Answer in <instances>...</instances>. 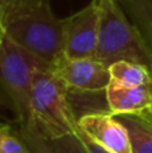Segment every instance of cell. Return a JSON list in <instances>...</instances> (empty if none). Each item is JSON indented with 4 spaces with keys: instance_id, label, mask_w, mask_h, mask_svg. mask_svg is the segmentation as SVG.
<instances>
[{
    "instance_id": "cell-2",
    "label": "cell",
    "mask_w": 152,
    "mask_h": 153,
    "mask_svg": "<svg viewBox=\"0 0 152 153\" xmlns=\"http://www.w3.org/2000/svg\"><path fill=\"white\" fill-rule=\"evenodd\" d=\"M50 65L5 36L0 47V105L15 116L16 125L30 121V97L34 76Z\"/></svg>"
},
{
    "instance_id": "cell-6",
    "label": "cell",
    "mask_w": 152,
    "mask_h": 153,
    "mask_svg": "<svg viewBox=\"0 0 152 153\" xmlns=\"http://www.w3.org/2000/svg\"><path fill=\"white\" fill-rule=\"evenodd\" d=\"M100 31L98 0L63 19V54L72 59L94 58Z\"/></svg>"
},
{
    "instance_id": "cell-18",
    "label": "cell",
    "mask_w": 152,
    "mask_h": 153,
    "mask_svg": "<svg viewBox=\"0 0 152 153\" xmlns=\"http://www.w3.org/2000/svg\"><path fill=\"white\" fill-rule=\"evenodd\" d=\"M148 110H150V111H151V113H152V108H151V109H148Z\"/></svg>"
},
{
    "instance_id": "cell-4",
    "label": "cell",
    "mask_w": 152,
    "mask_h": 153,
    "mask_svg": "<svg viewBox=\"0 0 152 153\" xmlns=\"http://www.w3.org/2000/svg\"><path fill=\"white\" fill-rule=\"evenodd\" d=\"M7 38L51 65L63 55V19L46 3L8 23Z\"/></svg>"
},
{
    "instance_id": "cell-14",
    "label": "cell",
    "mask_w": 152,
    "mask_h": 153,
    "mask_svg": "<svg viewBox=\"0 0 152 153\" xmlns=\"http://www.w3.org/2000/svg\"><path fill=\"white\" fill-rule=\"evenodd\" d=\"M0 153H30L13 124H0Z\"/></svg>"
},
{
    "instance_id": "cell-12",
    "label": "cell",
    "mask_w": 152,
    "mask_h": 153,
    "mask_svg": "<svg viewBox=\"0 0 152 153\" xmlns=\"http://www.w3.org/2000/svg\"><path fill=\"white\" fill-rule=\"evenodd\" d=\"M13 125H15L19 136L24 141L30 153H62L54 145L50 138L40 134L32 125L27 124V125H23V126L16 124Z\"/></svg>"
},
{
    "instance_id": "cell-16",
    "label": "cell",
    "mask_w": 152,
    "mask_h": 153,
    "mask_svg": "<svg viewBox=\"0 0 152 153\" xmlns=\"http://www.w3.org/2000/svg\"><path fill=\"white\" fill-rule=\"evenodd\" d=\"M75 134L81 138V141L83 143V145L86 146V149H88L90 153H113V152L108 151L107 148H104V146H101L100 144H97L96 141H93L88 134H85V133H83L80 128H78V130H77V133H75Z\"/></svg>"
},
{
    "instance_id": "cell-11",
    "label": "cell",
    "mask_w": 152,
    "mask_h": 153,
    "mask_svg": "<svg viewBox=\"0 0 152 153\" xmlns=\"http://www.w3.org/2000/svg\"><path fill=\"white\" fill-rule=\"evenodd\" d=\"M110 82L124 87L144 86L152 83V73L147 66L128 61H118L109 67Z\"/></svg>"
},
{
    "instance_id": "cell-15",
    "label": "cell",
    "mask_w": 152,
    "mask_h": 153,
    "mask_svg": "<svg viewBox=\"0 0 152 153\" xmlns=\"http://www.w3.org/2000/svg\"><path fill=\"white\" fill-rule=\"evenodd\" d=\"M51 141L62 153H90L77 134H67Z\"/></svg>"
},
{
    "instance_id": "cell-7",
    "label": "cell",
    "mask_w": 152,
    "mask_h": 153,
    "mask_svg": "<svg viewBox=\"0 0 152 153\" xmlns=\"http://www.w3.org/2000/svg\"><path fill=\"white\" fill-rule=\"evenodd\" d=\"M78 126L93 141L113 153H132L127 128L109 111H90L78 117Z\"/></svg>"
},
{
    "instance_id": "cell-17",
    "label": "cell",
    "mask_w": 152,
    "mask_h": 153,
    "mask_svg": "<svg viewBox=\"0 0 152 153\" xmlns=\"http://www.w3.org/2000/svg\"><path fill=\"white\" fill-rule=\"evenodd\" d=\"M5 36H7V26H5L4 20H3V16L0 13V47H1L3 42H4Z\"/></svg>"
},
{
    "instance_id": "cell-3",
    "label": "cell",
    "mask_w": 152,
    "mask_h": 153,
    "mask_svg": "<svg viewBox=\"0 0 152 153\" xmlns=\"http://www.w3.org/2000/svg\"><path fill=\"white\" fill-rule=\"evenodd\" d=\"M100 31L94 58L109 67L118 61L147 66L152 73V58L118 0H98Z\"/></svg>"
},
{
    "instance_id": "cell-13",
    "label": "cell",
    "mask_w": 152,
    "mask_h": 153,
    "mask_svg": "<svg viewBox=\"0 0 152 153\" xmlns=\"http://www.w3.org/2000/svg\"><path fill=\"white\" fill-rule=\"evenodd\" d=\"M46 3H50V0H0V13L7 26L13 19Z\"/></svg>"
},
{
    "instance_id": "cell-10",
    "label": "cell",
    "mask_w": 152,
    "mask_h": 153,
    "mask_svg": "<svg viewBox=\"0 0 152 153\" xmlns=\"http://www.w3.org/2000/svg\"><path fill=\"white\" fill-rule=\"evenodd\" d=\"M152 58V0H118Z\"/></svg>"
},
{
    "instance_id": "cell-9",
    "label": "cell",
    "mask_w": 152,
    "mask_h": 153,
    "mask_svg": "<svg viewBox=\"0 0 152 153\" xmlns=\"http://www.w3.org/2000/svg\"><path fill=\"white\" fill-rule=\"evenodd\" d=\"M117 120L127 128L132 153H152V113L120 114Z\"/></svg>"
},
{
    "instance_id": "cell-5",
    "label": "cell",
    "mask_w": 152,
    "mask_h": 153,
    "mask_svg": "<svg viewBox=\"0 0 152 153\" xmlns=\"http://www.w3.org/2000/svg\"><path fill=\"white\" fill-rule=\"evenodd\" d=\"M50 71L72 94H105V90L110 83L108 66L96 58L72 59L63 54L50 65Z\"/></svg>"
},
{
    "instance_id": "cell-8",
    "label": "cell",
    "mask_w": 152,
    "mask_h": 153,
    "mask_svg": "<svg viewBox=\"0 0 152 153\" xmlns=\"http://www.w3.org/2000/svg\"><path fill=\"white\" fill-rule=\"evenodd\" d=\"M105 101L113 116L143 113L152 108V83L124 87L110 82L105 90Z\"/></svg>"
},
{
    "instance_id": "cell-1",
    "label": "cell",
    "mask_w": 152,
    "mask_h": 153,
    "mask_svg": "<svg viewBox=\"0 0 152 153\" xmlns=\"http://www.w3.org/2000/svg\"><path fill=\"white\" fill-rule=\"evenodd\" d=\"M28 124L50 140L75 134L80 128L69 91L50 70L38 71L34 76Z\"/></svg>"
}]
</instances>
